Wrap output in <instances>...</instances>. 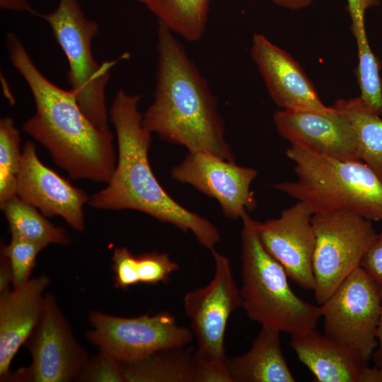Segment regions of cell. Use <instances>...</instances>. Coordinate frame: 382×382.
<instances>
[{
  "mask_svg": "<svg viewBox=\"0 0 382 382\" xmlns=\"http://www.w3.org/2000/svg\"><path fill=\"white\" fill-rule=\"evenodd\" d=\"M273 122L279 135L319 154L342 160H359L356 134L348 116L332 105L326 110H284Z\"/></svg>",
  "mask_w": 382,
  "mask_h": 382,
  "instance_id": "14",
  "label": "cell"
},
{
  "mask_svg": "<svg viewBox=\"0 0 382 382\" xmlns=\"http://www.w3.org/2000/svg\"><path fill=\"white\" fill-rule=\"evenodd\" d=\"M140 96L120 89L110 110L117 135L118 157L108 186L96 193L89 204L100 209H134L191 232L211 250L219 241L217 228L209 220L174 200L155 177L149 161L151 134L138 110Z\"/></svg>",
  "mask_w": 382,
  "mask_h": 382,
  "instance_id": "3",
  "label": "cell"
},
{
  "mask_svg": "<svg viewBox=\"0 0 382 382\" xmlns=\"http://www.w3.org/2000/svg\"><path fill=\"white\" fill-rule=\"evenodd\" d=\"M352 21L364 20L366 11L373 6H378L380 0H347Z\"/></svg>",
  "mask_w": 382,
  "mask_h": 382,
  "instance_id": "32",
  "label": "cell"
},
{
  "mask_svg": "<svg viewBox=\"0 0 382 382\" xmlns=\"http://www.w3.org/2000/svg\"><path fill=\"white\" fill-rule=\"evenodd\" d=\"M313 271L316 301L323 303L357 268L378 233L371 221L351 212L313 214Z\"/></svg>",
  "mask_w": 382,
  "mask_h": 382,
  "instance_id": "7",
  "label": "cell"
},
{
  "mask_svg": "<svg viewBox=\"0 0 382 382\" xmlns=\"http://www.w3.org/2000/svg\"><path fill=\"white\" fill-rule=\"evenodd\" d=\"M313 213L303 202L282 211L274 219L257 224L260 241L285 270L288 277L305 289L315 286L313 258L316 235Z\"/></svg>",
  "mask_w": 382,
  "mask_h": 382,
  "instance_id": "13",
  "label": "cell"
},
{
  "mask_svg": "<svg viewBox=\"0 0 382 382\" xmlns=\"http://www.w3.org/2000/svg\"><path fill=\"white\" fill-rule=\"evenodd\" d=\"M349 117L356 134L359 160L382 179V119L359 96L339 99L332 105Z\"/></svg>",
  "mask_w": 382,
  "mask_h": 382,
  "instance_id": "21",
  "label": "cell"
},
{
  "mask_svg": "<svg viewBox=\"0 0 382 382\" xmlns=\"http://www.w3.org/2000/svg\"><path fill=\"white\" fill-rule=\"evenodd\" d=\"M78 381L88 382H125L120 361L110 354L99 351L89 357Z\"/></svg>",
  "mask_w": 382,
  "mask_h": 382,
  "instance_id": "28",
  "label": "cell"
},
{
  "mask_svg": "<svg viewBox=\"0 0 382 382\" xmlns=\"http://www.w3.org/2000/svg\"><path fill=\"white\" fill-rule=\"evenodd\" d=\"M32 357L27 368L10 374L7 381L69 382L78 381L89 357L75 339L53 294L44 297L40 320L25 342Z\"/></svg>",
  "mask_w": 382,
  "mask_h": 382,
  "instance_id": "10",
  "label": "cell"
},
{
  "mask_svg": "<svg viewBox=\"0 0 382 382\" xmlns=\"http://www.w3.org/2000/svg\"><path fill=\"white\" fill-rule=\"evenodd\" d=\"M210 0H144L158 22L173 33L195 42L203 35Z\"/></svg>",
  "mask_w": 382,
  "mask_h": 382,
  "instance_id": "22",
  "label": "cell"
},
{
  "mask_svg": "<svg viewBox=\"0 0 382 382\" xmlns=\"http://www.w3.org/2000/svg\"><path fill=\"white\" fill-rule=\"evenodd\" d=\"M135 271L139 283L156 284L168 282L172 273L179 269L167 253H146L135 259Z\"/></svg>",
  "mask_w": 382,
  "mask_h": 382,
  "instance_id": "27",
  "label": "cell"
},
{
  "mask_svg": "<svg viewBox=\"0 0 382 382\" xmlns=\"http://www.w3.org/2000/svg\"><path fill=\"white\" fill-rule=\"evenodd\" d=\"M215 273L205 286L187 292L183 299L186 316L197 340L195 354L206 360H226L224 338L231 313L241 307L240 289L233 278L231 262L224 255L211 249Z\"/></svg>",
  "mask_w": 382,
  "mask_h": 382,
  "instance_id": "11",
  "label": "cell"
},
{
  "mask_svg": "<svg viewBox=\"0 0 382 382\" xmlns=\"http://www.w3.org/2000/svg\"><path fill=\"white\" fill-rule=\"evenodd\" d=\"M194 356L192 382H233L227 359L206 360Z\"/></svg>",
  "mask_w": 382,
  "mask_h": 382,
  "instance_id": "30",
  "label": "cell"
},
{
  "mask_svg": "<svg viewBox=\"0 0 382 382\" xmlns=\"http://www.w3.org/2000/svg\"><path fill=\"white\" fill-rule=\"evenodd\" d=\"M252 59L276 105L284 110H326L315 87L298 62L264 35L253 37Z\"/></svg>",
  "mask_w": 382,
  "mask_h": 382,
  "instance_id": "16",
  "label": "cell"
},
{
  "mask_svg": "<svg viewBox=\"0 0 382 382\" xmlns=\"http://www.w3.org/2000/svg\"><path fill=\"white\" fill-rule=\"evenodd\" d=\"M381 294V313L377 331V347L372 355L376 367L382 369V282H379Z\"/></svg>",
  "mask_w": 382,
  "mask_h": 382,
  "instance_id": "35",
  "label": "cell"
},
{
  "mask_svg": "<svg viewBox=\"0 0 382 382\" xmlns=\"http://www.w3.org/2000/svg\"><path fill=\"white\" fill-rule=\"evenodd\" d=\"M287 157L294 163V181L274 188L305 203L313 214L351 212L382 222V179L361 160L347 161L291 144Z\"/></svg>",
  "mask_w": 382,
  "mask_h": 382,
  "instance_id": "4",
  "label": "cell"
},
{
  "mask_svg": "<svg viewBox=\"0 0 382 382\" xmlns=\"http://www.w3.org/2000/svg\"><path fill=\"white\" fill-rule=\"evenodd\" d=\"M0 7L9 11H27L35 15L37 13L27 0H0Z\"/></svg>",
  "mask_w": 382,
  "mask_h": 382,
  "instance_id": "34",
  "label": "cell"
},
{
  "mask_svg": "<svg viewBox=\"0 0 382 382\" xmlns=\"http://www.w3.org/2000/svg\"><path fill=\"white\" fill-rule=\"evenodd\" d=\"M360 382H382V369L377 367H366L361 375Z\"/></svg>",
  "mask_w": 382,
  "mask_h": 382,
  "instance_id": "36",
  "label": "cell"
},
{
  "mask_svg": "<svg viewBox=\"0 0 382 382\" xmlns=\"http://www.w3.org/2000/svg\"><path fill=\"white\" fill-rule=\"evenodd\" d=\"M352 31L358 51L357 76L360 98L377 115H382V79L381 64L372 52L365 30L364 21L352 22Z\"/></svg>",
  "mask_w": 382,
  "mask_h": 382,
  "instance_id": "24",
  "label": "cell"
},
{
  "mask_svg": "<svg viewBox=\"0 0 382 382\" xmlns=\"http://www.w3.org/2000/svg\"><path fill=\"white\" fill-rule=\"evenodd\" d=\"M8 221L11 237L33 241L45 245L51 243L67 244L66 231L47 221L35 207L18 195L0 205Z\"/></svg>",
  "mask_w": 382,
  "mask_h": 382,
  "instance_id": "23",
  "label": "cell"
},
{
  "mask_svg": "<svg viewBox=\"0 0 382 382\" xmlns=\"http://www.w3.org/2000/svg\"><path fill=\"white\" fill-rule=\"evenodd\" d=\"M88 320L92 329L86 334L88 340L120 361H136L161 349L187 345L194 337L192 330L179 325L167 311L136 318L92 311Z\"/></svg>",
  "mask_w": 382,
  "mask_h": 382,
  "instance_id": "9",
  "label": "cell"
},
{
  "mask_svg": "<svg viewBox=\"0 0 382 382\" xmlns=\"http://www.w3.org/2000/svg\"><path fill=\"white\" fill-rule=\"evenodd\" d=\"M6 45L10 61L27 83L35 105V112L23 130L44 146L71 179L108 183L117 161L108 127L95 125L70 89L47 79L15 33L8 34Z\"/></svg>",
  "mask_w": 382,
  "mask_h": 382,
  "instance_id": "1",
  "label": "cell"
},
{
  "mask_svg": "<svg viewBox=\"0 0 382 382\" xmlns=\"http://www.w3.org/2000/svg\"><path fill=\"white\" fill-rule=\"evenodd\" d=\"M17 195L44 215L60 216L75 230L83 231V205L90 197L45 166L33 141H27L22 151Z\"/></svg>",
  "mask_w": 382,
  "mask_h": 382,
  "instance_id": "15",
  "label": "cell"
},
{
  "mask_svg": "<svg viewBox=\"0 0 382 382\" xmlns=\"http://www.w3.org/2000/svg\"><path fill=\"white\" fill-rule=\"evenodd\" d=\"M13 281V272L8 259L1 253L0 262V293L8 289Z\"/></svg>",
  "mask_w": 382,
  "mask_h": 382,
  "instance_id": "33",
  "label": "cell"
},
{
  "mask_svg": "<svg viewBox=\"0 0 382 382\" xmlns=\"http://www.w3.org/2000/svg\"><path fill=\"white\" fill-rule=\"evenodd\" d=\"M136 256L125 247L115 249L112 257V269L114 272L115 286L126 289L132 285L139 284L135 271Z\"/></svg>",
  "mask_w": 382,
  "mask_h": 382,
  "instance_id": "29",
  "label": "cell"
},
{
  "mask_svg": "<svg viewBox=\"0 0 382 382\" xmlns=\"http://www.w3.org/2000/svg\"><path fill=\"white\" fill-rule=\"evenodd\" d=\"M49 283L48 277L40 275L0 293L1 381L8 377L12 359L40 320Z\"/></svg>",
  "mask_w": 382,
  "mask_h": 382,
  "instance_id": "17",
  "label": "cell"
},
{
  "mask_svg": "<svg viewBox=\"0 0 382 382\" xmlns=\"http://www.w3.org/2000/svg\"><path fill=\"white\" fill-rule=\"evenodd\" d=\"M241 219V307L261 326L291 336L316 329L320 306L303 301L292 291L285 270L260 241L258 221L248 212Z\"/></svg>",
  "mask_w": 382,
  "mask_h": 382,
  "instance_id": "5",
  "label": "cell"
},
{
  "mask_svg": "<svg viewBox=\"0 0 382 382\" xmlns=\"http://www.w3.org/2000/svg\"><path fill=\"white\" fill-rule=\"evenodd\" d=\"M137 1H140V2H141V3H144V0H137Z\"/></svg>",
  "mask_w": 382,
  "mask_h": 382,
  "instance_id": "38",
  "label": "cell"
},
{
  "mask_svg": "<svg viewBox=\"0 0 382 382\" xmlns=\"http://www.w3.org/2000/svg\"><path fill=\"white\" fill-rule=\"evenodd\" d=\"M155 352L132 361H120L125 382H192L195 352L192 347Z\"/></svg>",
  "mask_w": 382,
  "mask_h": 382,
  "instance_id": "20",
  "label": "cell"
},
{
  "mask_svg": "<svg viewBox=\"0 0 382 382\" xmlns=\"http://www.w3.org/2000/svg\"><path fill=\"white\" fill-rule=\"evenodd\" d=\"M154 100L144 127L189 152H207L235 162L224 123L208 83L173 33L158 22Z\"/></svg>",
  "mask_w": 382,
  "mask_h": 382,
  "instance_id": "2",
  "label": "cell"
},
{
  "mask_svg": "<svg viewBox=\"0 0 382 382\" xmlns=\"http://www.w3.org/2000/svg\"><path fill=\"white\" fill-rule=\"evenodd\" d=\"M320 308L324 334L369 361L377 347L381 313L379 282L359 267Z\"/></svg>",
  "mask_w": 382,
  "mask_h": 382,
  "instance_id": "8",
  "label": "cell"
},
{
  "mask_svg": "<svg viewBox=\"0 0 382 382\" xmlns=\"http://www.w3.org/2000/svg\"><path fill=\"white\" fill-rule=\"evenodd\" d=\"M291 346L317 382H360L368 361L316 329L292 335Z\"/></svg>",
  "mask_w": 382,
  "mask_h": 382,
  "instance_id": "18",
  "label": "cell"
},
{
  "mask_svg": "<svg viewBox=\"0 0 382 382\" xmlns=\"http://www.w3.org/2000/svg\"><path fill=\"white\" fill-rule=\"evenodd\" d=\"M20 133L11 117L0 121V205L17 195L22 152Z\"/></svg>",
  "mask_w": 382,
  "mask_h": 382,
  "instance_id": "25",
  "label": "cell"
},
{
  "mask_svg": "<svg viewBox=\"0 0 382 382\" xmlns=\"http://www.w3.org/2000/svg\"><path fill=\"white\" fill-rule=\"evenodd\" d=\"M170 175L173 180L190 185L214 198L229 219H241L245 212L257 206L250 190L257 175L254 168L238 166L207 152H188L184 160L171 169Z\"/></svg>",
  "mask_w": 382,
  "mask_h": 382,
  "instance_id": "12",
  "label": "cell"
},
{
  "mask_svg": "<svg viewBox=\"0 0 382 382\" xmlns=\"http://www.w3.org/2000/svg\"><path fill=\"white\" fill-rule=\"evenodd\" d=\"M361 267L377 282H382V231L378 233L364 255Z\"/></svg>",
  "mask_w": 382,
  "mask_h": 382,
  "instance_id": "31",
  "label": "cell"
},
{
  "mask_svg": "<svg viewBox=\"0 0 382 382\" xmlns=\"http://www.w3.org/2000/svg\"><path fill=\"white\" fill-rule=\"evenodd\" d=\"M280 332L261 329L245 354L227 359L233 382H295L283 355Z\"/></svg>",
  "mask_w": 382,
  "mask_h": 382,
  "instance_id": "19",
  "label": "cell"
},
{
  "mask_svg": "<svg viewBox=\"0 0 382 382\" xmlns=\"http://www.w3.org/2000/svg\"><path fill=\"white\" fill-rule=\"evenodd\" d=\"M45 245L11 237L10 243L1 250V254L9 260L13 272V287L21 286L30 278L38 253Z\"/></svg>",
  "mask_w": 382,
  "mask_h": 382,
  "instance_id": "26",
  "label": "cell"
},
{
  "mask_svg": "<svg viewBox=\"0 0 382 382\" xmlns=\"http://www.w3.org/2000/svg\"><path fill=\"white\" fill-rule=\"evenodd\" d=\"M36 15L49 24L67 59L70 90L82 111L97 127H108L105 88L116 61L99 64L93 57L98 23L86 16L78 0H58L52 11Z\"/></svg>",
  "mask_w": 382,
  "mask_h": 382,
  "instance_id": "6",
  "label": "cell"
},
{
  "mask_svg": "<svg viewBox=\"0 0 382 382\" xmlns=\"http://www.w3.org/2000/svg\"><path fill=\"white\" fill-rule=\"evenodd\" d=\"M277 5L289 8L301 9L309 6L313 0H272Z\"/></svg>",
  "mask_w": 382,
  "mask_h": 382,
  "instance_id": "37",
  "label": "cell"
}]
</instances>
